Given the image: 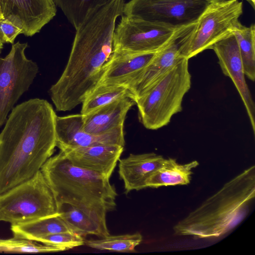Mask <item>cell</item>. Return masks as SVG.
Returning a JSON list of instances; mask_svg holds the SVG:
<instances>
[{"mask_svg":"<svg viewBox=\"0 0 255 255\" xmlns=\"http://www.w3.org/2000/svg\"><path fill=\"white\" fill-rule=\"evenodd\" d=\"M11 231L14 237L34 241L49 235L73 232L59 215L22 224L11 225Z\"/></svg>","mask_w":255,"mask_h":255,"instance_id":"cell-19","label":"cell"},{"mask_svg":"<svg viewBox=\"0 0 255 255\" xmlns=\"http://www.w3.org/2000/svg\"><path fill=\"white\" fill-rule=\"evenodd\" d=\"M255 197V166L227 182L215 194L173 227L176 235L196 238H219L248 216Z\"/></svg>","mask_w":255,"mask_h":255,"instance_id":"cell-4","label":"cell"},{"mask_svg":"<svg viewBox=\"0 0 255 255\" xmlns=\"http://www.w3.org/2000/svg\"><path fill=\"white\" fill-rule=\"evenodd\" d=\"M3 17H13L23 27V34L31 36L55 16L53 0H0Z\"/></svg>","mask_w":255,"mask_h":255,"instance_id":"cell-13","label":"cell"},{"mask_svg":"<svg viewBox=\"0 0 255 255\" xmlns=\"http://www.w3.org/2000/svg\"><path fill=\"white\" fill-rule=\"evenodd\" d=\"M111 0H53L77 29L96 10Z\"/></svg>","mask_w":255,"mask_h":255,"instance_id":"cell-23","label":"cell"},{"mask_svg":"<svg viewBox=\"0 0 255 255\" xmlns=\"http://www.w3.org/2000/svg\"><path fill=\"white\" fill-rule=\"evenodd\" d=\"M135 105L133 100L125 97L82 115V128L88 133L97 134L124 126L127 113Z\"/></svg>","mask_w":255,"mask_h":255,"instance_id":"cell-17","label":"cell"},{"mask_svg":"<svg viewBox=\"0 0 255 255\" xmlns=\"http://www.w3.org/2000/svg\"><path fill=\"white\" fill-rule=\"evenodd\" d=\"M27 46L17 41L5 57H0V127L38 72L37 63L25 55Z\"/></svg>","mask_w":255,"mask_h":255,"instance_id":"cell-8","label":"cell"},{"mask_svg":"<svg viewBox=\"0 0 255 255\" xmlns=\"http://www.w3.org/2000/svg\"><path fill=\"white\" fill-rule=\"evenodd\" d=\"M125 97H129L132 99L131 93L127 87L120 85H97L82 103L80 114L82 115H87Z\"/></svg>","mask_w":255,"mask_h":255,"instance_id":"cell-21","label":"cell"},{"mask_svg":"<svg viewBox=\"0 0 255 255\" xmlns=\"http://www.w3.org/2000/svg\"><path fill=\"white\" fill-rule=\"evenodd\" d=\"M162 155L154 152L130 153L119 160V174L123 180L125 193L147 188L146 181L165 160Z\"/></svg>","mask_w":255,"mask_h":255,"instance_id":"cell-16","label":"cell"},{"mask_svg":"<svg viewBox=\"0 0 255 255\" xmlns=\"http://www.w3.org/2000/svg\"><path fill=\"white\" fill-rule=\"evenodd\" d=\"M216 54L223 74L235 86L246 109L254 133L255 132V105L245 77L238 43L231 32L216 42L212 49Z\"/></svg>","mask_w":255,"mask_h":255,"instance_id":"cell-11","label":"cell"},{"mask_svg":"<svg viewBox=\"0 0 255 255\" xmlns=\"http://www.w3.org/2000/svg\"><path fill=\"white\" fill-rule=\"evenodd\" d=\"M57 115L47 100L14 107L0 133V195L32 178L57 147Z\"/></svg>","mask_w":255,"mask_h":255,"instance_id":"cell-1","label":"cell"},{"mask_svg":"<svg viewBox=\"0 0 255 255\" xmlns=\"http://www.w3.org/2000/svg\"><path fill=\"white\" fill-rule=\"evenodd\" d=\"M188 60L182 58L134 101L139 120L146 128H161L182 111L183 98L191 86Z\"/></svg>","mask_w":255,"mask_h":255,"instance_id":"cell-5","label":"cell"},{"mask_svg":"<svg viewBox=\"0 0 255 255\" xmlns=\"http://www.w3.org/2000/svg\"><path fill=\"white\" fill-rule=\"evenodd\" d=\"M65 251L64 250L41 244L28 239L13 238L0 239V253H45Z\"/></svg>","mask_w":255,"mask_h":255,"instance_id":"cell-25","label":"cell"},{"mask_svg":"<svg viewBox=\"0 0 255 255\" xmlns=\"http://www.w3.org/2000/svg\"><path fill=\"white\" fill-rule=\"evenodd\" d=\"M20 22L13 17H3L0 19V39L4 43L13 44L16 37L23 34Z\"/></svg>","mask_w":255,"mask_h":255,"instance_id":"cell-27","label":"cell"},{"mask_svg":"<svg viewBox=\"0 0 255 255\" xmlns=\"http://www.w3.org/2000/svg\"><path fill=\"white\" fill-rule=\"evenodd\" d=\"M208 0H130L124 15L177 29L197 23Z\"/></svg>","mask_w":255,"mask_h":255,"instance_id":"cell-9","label":"cell"},{"mask_svg":"<svg viewBox=\"0 0 255 255\" xmlns=\"http://www.w3.org/2000/svg\"><path fill=\"white\" fill-rule=\"evenodd\" d=\"M123 15V4L111 0L76 29L66 66L49 90L56 111L72 110L98 85L102 69L113 51L116 20Z\"/></svg>","mask_w":255,"mask_h":255,"instance_id":"cell-2","label":"cell"},{"mask_svg":"<svg viewBox=\"0 0 255 255\" xmlns=\"http://www.w3.org/2000/svg\"><path fill=\"white\" fill-rule=\"evenodd\" d=\"M142 241L139 233L116 236L110 235L99 240H86L85 244L91 248L100 251L121 253L135 252V247Z\"/></svg>","mask_w":255,"mask_h":255,"instance_id":"cell-24","label":"cell"},{"mask_svg":"<svg viewBox=\"0 0 255 255\" xmlns=\"http://www.w3.org/2000/svg\"><path fill=\"white\" fill-rule=\"evenodd\" d=\"M209 0L211 3H223V2H226L234 0ZM250 2L253 5V7H255V0H246Z\"/></svg>","mask_w":255,"mask_h":255,"instance_id":"cell-28","label":"cell"},{"mask_svg":"<svg viewBox=\"0 0 255 255\" xmlns=\"http://www.w3.org/2000/svg\"><path fill=\"white\" fill-rule=\"evenodd\" d=\"M199 165L196 160L180 164L175 159L166 158L163 165L156 170L146 181L149 188L188 184L192 170Z\"/></svg>","mask_w":255,"mask_h":255,"instance_id":"cell-18","label":"cell"},{"mask_svg":"<svg viewBox=\"0 0 255 255\" xmlns=\"http://www.w3.org/2000/svg\"><path fill=\"white\" fill-rule=\"evenodd\" d=\"M59 216L70 229L82 236L88 235L103 238L110 235L109 230L103 228L97 222L79 209L68 204L59 207Z\"/></svg>","mask_w":255,"mask_h":255,"instance_id":"cell-20","label":"cell"},{"mask_svg":"<svg viewBox=\"0 0 255 255\" xmlns=\"http://www.w3.org/2000/svg\"><path fill=\"white\" fill-rule=\"evenodd\" d=\"M52 190L58 207L73 206L108 230L106 216L116 207L118 193L110 178L73 165L60 151L40 169Z\"/></svg>","mask_w":255,"mask_h":255,"instance_id":"cell-3","label":"cell"},{"mask_svg":"<svg viewBox=\"0 0 255 255\" xmlns=\"http://www.w3.org/2000/svg\"><path fill=\"white\" fill-rule=\"evenodd\" d=\"M176 29L123 14L114 30L113 51L156 53L166 44Z\"/></svg>","mask_w":255,"mask_h":255,"instance_id":"cell-10","label":"cell"},{"mask_svg":"<svg viewBox=\"0 0 255 255\" xmlns=\"http://www.w3.org/2000/svg\"><path fill=\"white\" fill-rule=\"evenodd\" d=\"M232 32L238 43L245 75L254 82L255 80V25L246 26L240 22Z\"/></svg>","mask_w":255,"mask_h":255,"instance_id":"cell-22","label":"cell"},{"mask_svg":"<svg viewBox=\"0 0 255 255\" xmlns=\"http://www.w3.org/2000/svg\"><path fill=\"white\" fill-rule=\"evenodd\" d=\"M3 43L1 41L0 39V53L1 52V50L3 48Z\"/></svg>","mask_w":255,"mask_h":255,"instance_id":"cell-29","label":"cell"},{"mask_svg":"<svg viewBox=\"0 0 255 255\" xmlns=\"http://www.w3.org/2000/svg\"><path fill=\"white\" fill-rule=\"evenodd\" d=\"M3 18V15H2V12H1L0 6V19H2Z\"/></svg>","mask_w":255,"mask_h":255,"instance_id":"cell-30","label":"cell"},{"mask_svg":"<svg viewBox=\"0 0 255 255\" xmlns=\"http://www.w3.org/2000/svg\"><path fill=\"white\" fill-rule=\"evenodd\" d=\"M155 53L136 54L113 51L102 69L98 85L130 87L152 59Z\"/></svg>","mask_w":255,"mask_h":255,"instance_id":"cell-14","label":"cell"},{"mask_svg":"<svg viewBox=\"0 0 255 255\" xmlns=\"http://www.w3.org/2000/svg\"><path fill=\"white\" fill-rule=\"evenodd\" d=\"M59 214L55 195L41 170L0 195V222L19 224Z\"/></svg>","mask_w":255,"mask_h":255,"instance_id":"cell-6","label":"cell"},{"mask_svg":"<svg viewBox=\"0 0 255 255\" xmlns=\"http://www.w3.org/2000/svg\"><path fill=\"white\" fill-rule=\"evenodd\" d=\"M36 242L67 251L85 244L83 236L74 232H61L38 239Z\"/></svg>","mask_w":255,"mask_h":255,"instance_id":"cell-26","label":"cell"},{"mask_svg":"<svg viewBox=\"0 0 255 255\" xmlns=\"http://www.w3.org/2000/svg\"><path fill=\"white\" fill-rule=\"evenodd\" d=\"M73 165L111 177L124 150L119 145L58 147Z\"/></svg>","mask_w":255,"mask_h":255,"instance_id":"cell-15","label":"cell"},{"mask_svg":"<svg viewBox=\"0 0 255 255\" xmlns=\"http://www.w3.org/2000/svg\"><path fill=\"white\" fill-rule=\"evenodd\" d=\"M243 12V2L239 0L210 3L198 19L191 38L180 48L181 57L189 60L212 49L216 42L232 32Z\"/></svg>","mask_w":255,"mask_h":255,"instance_id":"cell-7","label":"cell"},{"mask_svg":"<svg viewBox=\"0 0 255 255\" xmlns=\"http://www.w3.org/2000/svg\"><path fill=\"white\" fill-rule=\"evenodd\" d=\"M55 130L57 147L91 146L100 145H119L124 147V126L106 132L94 134L82 128V115H70L56 118Z\"/></svg>","mask_w":255,"mask_h":255,"instance_id":"cell-12","label":"cell"}]
</instances>
